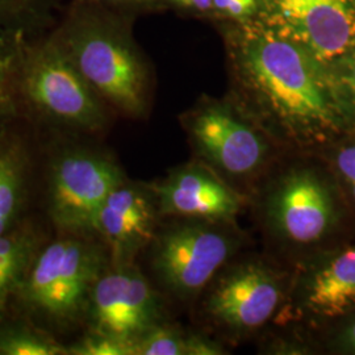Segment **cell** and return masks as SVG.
Segmentation results:
<instances>
[{
  "label": "cell",
  "mask_w": 355,
  "mask_h": 355,
  "mask_svg": "<svg viewBox=\"0 0 355 355\" xmlns=\"http://www.w3.org/2000/svg\"><path fill=\"white\" fill-rule=\"evenodd\" d=\"M26 38L0 29V135L21 119L17 96V71Z\"/></svg>",
  "instance_id": "cell-19"
},
{
  "label": "cell",
  "mask_w": 355,
  "mask_h": 355,
  "mask_svg": "<svg viewBox=\"0 0 355 355\" xmlns=\"http://www.w3.org/2000/svg\"><path fill=\"white\" fill-rule=\"evenodd\" d=\"M220 24L229 98L274 142L306 149L350 133L328 66L258 21Z\"/></svg>",
  "instance_id": "cell-1"
},
{
  "label": "cell",
  "mask_w": 355,
  "mask_h": 355,
  "mask_svg": "<svg viewBox=\"0 0 355 355\" xmlns=\"http://www.w3.org/2000/svg\"><path fill=\"white\" fill-rule=\"evenodd\" d=\"M110 263L96 236L61 233L38 249L13 303L51 333L73 330L83 325L91 290Z\"/></svg>",
  "instance_id": "cell-3"
},
{
  "label": "cell",
  "mask_w": 355,
  "mask_h": 355,
  "mask_svg": "<svg viewBox=\"0 0 355 355\" xmlns=\"http://www.w3.org/2000/svg\"><path fill=\"white\" fill-rule=\"evenodd\" d=\"M15 125L0 135V236L23 221L31 182L29 146Z\"/></svg>",
  "instance_id": "cell-15"
},
{
  "label": "cell",
  "mask_w": 355,
  "mask_h": 355,
  "mask_svg": "<svg viewBox=\"0 0 355 355\" xmlns=\"http://www.w3.org/2000/svg\"><path fill=\"white\" fill-rule=\"evenodd\" d=\"M257 21L325 66L355 46V0H262Z\"/></svg>",
  "instance_id": "cell-11"
},
{
  "label": "cell",
  "mask_w": 355,
  "mask_h": 355,
  "mask_svg": "<svg viewBox=\"0 0 355 355\" xmlns=\"http://www.w3.org/2000/svg\"><path fill=\"white\" fill-rule=\"evenodd\" d=\"M159 217L149 184L125 178L103 204L94 234L105 245L111 262H135L154 240Z\"/></svg>",
  "instance_id": "cell-14"
},
{
  "label": "cell",
  "mask_w": 355,
  "mask_h": 355,
  "mask_svg": "<svg viewBox=\"0 0 355 355\" xmlns=\"http://www.w3.org/2000/svg\"><path fill=\"white\" fill-rule=\"evenodd\" d=\"M110 7L120 12L129 13L133 16L158 13L167 11L161 0H89Z\"/></svg>",
  "instance_id": "cell-25"
},
{
  "label": "cell",
  "mask_w": 355,
  "mask_h": 355,
  "mask_svg": "<svg viewBox=\"0 0 355 355\" xmlns=\"http://www.w3.org/2000/svg\"><path fill=\"white\" fill-rule=\"evenodd\" d=\"M242 243L234 221L175 218L150 243L153 272L166 291L187 302L208 287Z\"/></svg>",
  "instance_id": "cell-5"
},
{
  "label": "cell",
  "mask_w": 355,
  "mask_h": 355,
  "mask_svg": "<svg viewBox=\"0 0 355 355\" xmlns=\"http://www.w3.org/2000/svg\"><path fill=\"white\" fill-rule=\"evenodd\" d=\"M41 246L40 233L24 221L0 236V321L7 316Z\"/></svg>",
  "instance_id": "cell-16"
},
{
  "label": "cell",
  "mask_w": 355,
  "mask_h": 355,
  "mask_svg": "<svg viewBox=\"0 0 355 355\" xmlns=\"http://www.w3.org/2000/svg\"><path fill=\"white\" fill-rule=\"evenodd\" d=\"M17 96L21 119L53 132L92 136L110 123V107L49 33L26 40Z\"/></svg>",
  "instance_id": "cell-4"
},
{
  "label": "cell",
  "mask_w": 355,
  "mask_h": 355,
  "mask_svg": "<svg viewBox=\"0 0 355 355\" xmlns=\"http://www.w3.org/2000/svg\"><path fill=\"white\" fill-rule=\"evenodd\" d=\"M288 287L278 270L249 258L221 268L205 288L204 313L232 337H245L275 318Z\"/></svg>",
  "instance_id": "cell-9"
},
{
  "label": "cell",
  "mask_w": 355,
  "mask_h": 355,
  "mask_svg": "<svg viewBox=\"0 0 355 355\" xmlns=\"http://www.w3.org/2000/svg\"><path fill=\"white\" fill-rule=\"evenodd\" d=\"M328 70L350 133H353L355 132V46L328 64Z\"/></svg>",
  "instance_id": "cell-21"
},
{
  "label": "cell",
  "mask_w": 355,
  "mask_h": 355,
  "mask_svg": "<svg viewBox=\"0 0 355 355\" xmlns=\"http://www.w3.org/2000/svg\"><path fill=\"white\" fill-rule=\"evenodd\" d=\"M66 352L67 355H135L133 343L89 330L76 343L66 345Z\"/></svg>",
  "instance_id": "cell-23"
},
{
  "label": "cell",
  "mask_w": 355,
  "mask_h": 355,
  "mask_svg": "<svg viewBox=\"0 0 355 355\" xmlns=\"http://www.w3.org/2000/svg\"><path fill=\"white\" fill-rule=\"evenodd\" d=\"M166 10H173L177 12L187 13L195 17L211 19L212 12V0H161Z\"/></svg>",
  "instance_id": "cell-26"
},
{
  "label": "cell",
  "mask_w": 355,
  "mask_h": 355,
  "mask_svg": "<svg viewBox=\"0 0 355 355\" xmlns=\"http://www.w3.org/2000/svg\"><path fill=\"white\" fill-rule=\"evenodd\" d=\"M262 0H212V20L217 23L248 24L257 21Z\"/></svg>",
  "instance_id": "cell-24"
},
{
  "label": "cell",
  "mask_w": 355,
  "mask_h": 355,
  "mask_svg": "<svg viewBox=\"0 0 355 355\" xmlns=\"http://www.w3.org/2000/svg\"><path fill=\"white\" fill-rule=\"evenodd\" d=\"M343 320V327L333 340L334 349L343 354L355 355V312Z\"/></svg>",
  "instance_id": "cell-27"
},
{
  "label": "cell",
  "mask_w": 355,
  "mask_h": 355,
  "mask_svg": "<svg viewBox=\"0 0 355 355\" xmlns=\"http://www.w3.org/2000/svg\"><path fill=\"white\" fill-rule=\"evenodd\" d=\"M64 148L48 168V215L60 233L94 234L103 204L127 177L105 153L83 145Z\"/></svg>",
  "instance_id": "cell-8"
},
{
  "label": "cell",
  "mask_w": 355,
  "mask_h": 355,
  "mask_svg": "<svg viewBox=\"0 0 355 355\" xmlns=\"http://www.w3.org/2000/svg\"><path fill=\"white\" fill-rule=\"evenodd\" d=\"M164 321L162 305L150 282L135 262H111L89 293L86 330L135 343Z\"/></svg>",
  "instance_id": "cell-10"
},
{
  "label": "cell",
  "mask_w": 355,
  "mask_h": 355,
  "mask_svg": "<svg viewBox=\"0 0 355 355\" xmlns=\"http://www.w3.org/2000/svg\"><path fill=\"white\" fill-rule=\"evenodd\" d=\"M137 16L70 0L49 32L111 111L133 120L152 108V64L133 35Z\"/></svg>",
  "instance_id": "cell-2"
},
{
  "label": "cell",
  "mask_w": 355,
  "mask_h": 355,
  "mask_svg": "<svg viewBox=\"0 0 355 355\" xmlns=\"http://www.w3.org/2000/svg\"><path fill=\"white\" fill-rule=\"evenodd\" d=\"M180 124L195 152L220 175L254 177L272 155L274 140L229 96H202Z\"/></svg>",
  "instance_id": "cell-6"
},
{
  "label": "cell",
  "mask_w": 355,
  "mask_h": 355,
  "mask_svg": "<svg viewBox=\"0 0 355 355\" xmlns=\"http://www.w3.org/2000/svg\"><path fill=\"white\" fill-rule=\"evenodd\" d=\"M0 355H67L66 345L32 320L0 321Z\"/></svg>",
  "instance_id": "cell-20"
},
{
  "label": "cell",
  "mask_w": 355,
  "mask_h": 355,
  "mask_svg": "<svg viewBox=\"0 0 355 355\" xmlns=\"http://www.w3.org/2000/svg\"><path fill=\"white\" fill-rule=\"evenodd\" d=\"M161 216L212 221H234L241 212V196L205 162H190L148 183Z\"/></svg>",
  "instance_id": "cell-13"
},
{
  "label": "cell",
  "mask_w": 355,
  "mask_h": 355,
  "mask_svg": "<svg viewBox=\"0 0 355 355\" xmlns=\"http://www.w3.org/2000/svg\"><path fill=\"white\" fill-rule=\"evenodd\" d=\"M135 355H221L225 354L218 343L202 334L184 333L175 325L164 321L133 343Z\"/></svg>",
  "instance_id": "cell-17"
},
{
  "label": "cell",
  "mask_w": 355,
  "mask_h": 355,
  "mask_svg": "<svg viewBox=\"0 0 355 355\" xmlns=\"http://www.w3.org/2000/svg\"><path fill=\"white\" fill-rule=\"evenodd\" d=\"M282 313L308 322H327L355 312V246L325 250L295 272Z\"/></svg>",
  "instance_id": "cell-12"
},
{
  "label": "cell",
  "mask_w": 355,
  "mask_h": 355,
  "mask_svg": "<svg viewBox=\"0 0 355 355\" xmlns=\"http://www.w3.org/2000/svg\"><path fill=\"white\" fill-rule=\"evenodd\" d=\"M329 161L331 175L355 208V132L333 144Z\"/></svg>",
  "instance_id": "cell-22"
},
{
  "label": "cell",
  "mask_w": 355,
  "mask_h": 355,
  "mask_svg": "<svg viewBox=\"0 0 355 355\" xmlns=\"http://www.w3.org/2000/svg\"><path fill=\"white\" fill-rule=\"evenodd\" d=\"M62 0H0V29L26 40L45 36L57 24Z\"/></svg>",
  "instance_id": "cell-18"
},
{
  "label": "cell",
  "mask_w": 355,
  "mask_h": 355,
  "mask_svg": "<svg viewBox=\"0 0 355 355\" xmlns=\"http://www.w3.org/2000/svg\"><path fill=\"white\" fill-rule=\"evenodd\" d=\"M340 187L331 173L295 165L275 178L263 198V215L272 234L296 248L327 240L341 220Z\"/></svg>",
  "instance_id": "cell-7"
}]
</instances>
